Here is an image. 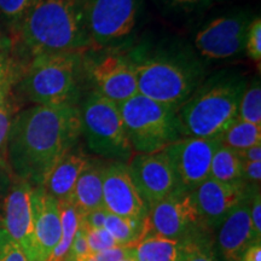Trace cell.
Instances as JSON below:
<instances>
[{"label": "cell", "mask_w": 261, "mask_h": 261, "mask_svg": "<svg viewBox=\"0 0 261 261\" xmlns=\"http://www.w3.org/2000/svg\"><path fill=\"white\" fill-rule=\"evenodd\" d=\"M248 57L260 64L261 62V18L253 17L247 33L246 48Z\"/></svg>", "instance_id": "cell-31"}, {"label": "cell", "mask_w": 261, "mask_h": 261, "mask_svg": "<svg viewBox=\"0 0 261 261\" xmlns=\"http://www.w3.org/2000/svg\"><path fill=\"white\" fill-rule=\"evenodd\" d=\"M86 5L87 0H38L19 24L12 45L16 41L25 62L45 55L89 51Z\"/></svg>", "instance_id": "cell-2"}, {"label": "cell", "mask_w": 261, "mask_h": 261, "mask_svg": "<svg viewBox=\"0 0 261 261\" xmlns=\"http://www.w3.org/2000/svg\"><path fill=\"white\" fill-rule=\"evenodd\" d=\"M127 165L148 210L179 189L172 162L165 150L150 154H135Z\"/></svg>", "instance_id": "cell-14"}, {"label": "cell", "mask_w": 261, "mask_h": 261, "mask_svg": "<svg viewBox=\"0 0 261 261\" xmlns=\"http://www.w3.org/2000/svg\"><path fill=\"white\" fill-rule=\"evenodd\" d=\"M103 207L108 213L119 217L148 218V205L137 190L127 163L107 161L103 175Z\"/></svg>", "instance_id": "cell-15"}, {"label": "cell", "mask_w": 261, "mask_h": 261, "mask_svg": "<svg viewBox=\"0 0 261 261\" xmlns=\"http://www.w3.org/2000/svg\"><path fill=\"white\" fill-rule=\"evenodd\" d=\"M81 138L89 151L106 161L128 163L135 155L119 104L90 90L79 104Z\"/></svg>", "instance_id": "cell-6"}, {"label": "cell", "mask_w": 261, "mask_h": 261, "mask_svg": "<svg viewBox=\"0 0 261 261\" xmlns=\"http://www.w3.org/2000/svg\"><path fill=\"white\" fill-rule=\"evenodd\" d=\"M19 110V99L15 94H12L8 102L0 108V167L9 169L6 163V148L12 121Z\"/></svg>", "instance_id": "cell-28"}, {"label": "cell", "mask_w": 261, "mask_h": 261, "mask_svg": "<svg viewBox=\"0 0 261 261\" xmlns=\"http://www.w3.org/2000/svg\"><path fill=\"white\" fill-rule=\"evenodd\" d=\"M237 119L261 126V84L259 76L247 84L240 100Z\"/></svg>", "instance_id": "cell-26"}, {"label": "cell", "mask_w": 261, "mask_h": 261, "mask_svg": "<svg viewBox=\"0 0 261 261\" xmlns=\"http://www.w3.org/2000/svg\"><path fill=\"white\" fill-rule=\"evenodd\" d=\"M37 3L38 0H0V18L12 37Z\"/></svg>", "instance_id": "cell-27"}, {"label": "cell", "mask_w": 261, "mask_h": 261, "mask_svg": "<svg viewBox=\"0 0 261 261\" xmlns=\"http://www.w3.org/2000/svg\"><path fill=\"white\" fill-rule=\"evenodd\" d=\"M248 81L237 71H220L204 79L178 108L181 137L220 138L237 120L238 107Z\"/></svg>", "instance_id": "cell-3"}, {"label": "cell", "mask_w": 261, "mask_h": 261, "mask_svg": "<svg viewBox=\"0 0 261 261\" xmlns=\"http://www.w3.org/2000/svg\"><path fill=\"white\" fill-rule=\"evenodd\" d=\"M132 57L138 93L177 110L205 79L203 65L189 52L162 50Z\"/></svg>", "instance_id": "cell-5"}, {"label": "cell", "mask_w": 261, "mask_h": 261, "mask_svg": "<svg viewBox=\"0 0 261 261\" xmlns=\"http://www.w3.org/2000/svg\"><path fill=\"white\" fill-rule=\"evenodd\" d=\"M34 208V261H47L62 237L58 200L41 187L33 190Z\"/></svg>", "instance_id": "cell-18"}, {"label": "cell", "mask_w": 261, "mask_h": 261, "mask_svg": "<svg viewBox=\"0 0 261 261\" xmlns=\"http://www.w3.org/2000/svg\"><path fill=\"white\" fill-rule=\"evenodd\" d=\"M242 168L243 162L236 150L220 144L212 159L210 178L221 182H240Z\"/></svg>", "instance_id": "cell-23"}, {"label": "cell", "mask_w": 261, "mask_h": 261, "mask_svg": "<svg viewBox=\"0 0 261 261\" xmlns=\"http://www.w3.org/2000/svg\"><path fill=\"white\" fill-rule=\"evenodd\" d=\"M119 107L135 154L161 151L181 137L175 108L139 93Z\"/></svg>", "instance_id": "cell-7"}, {"label": "cell", "mask_w": 261, "mask_h": 261, "mask_svg": "<svg viewBox=\"0 0 261 261\" xmlns=\"http://www.w3.org/2000/svg\"><path fill=\"white\" fill-rule=\"evenodd\" d=\"M84 75L91 90L117 104L138 94L135 60L115 48L84 52Z\"/></svg>", "instance_id": "cell-8"}, {"label": "cell", "mask_w": 261, "mask_h": 261, "mask_svg": "<svg viewBox=\"0 0 261 261\" xmlns=\"http://www.w3.org/2000/svg\"><path fill=\"white\" fill-rule=\"evenodd\" d=\"M241 261H261V242L250 246Z\"/></svg>", "instance_id": "cell-42"}, {"label": "cell", "mask_w": 261, "mask_h": 261, "mask_svg": "<svg viewBox=\"0 0 261 261\" xmlns=\"http://www.w3.org/2000/svg\"><path fill=\"white\" fill-rule=\"evenodd\" d=\"M106 163V160L96 156L90 158L68 200L83 215L103 207V175Z\"/></svg>", "instance_id": "cell-20"}, {"label": "cell", "mask_w": 261, "mask_h": 261, "mask_svg": "<svg viewBox=\"0 0 261 261\" xmlns=\"http://www.w3.org/2000/svg\"><path fill=\"white\" fill-rule=\"evenodd\" d=\"M87 2H89V0H87Z\"/></svg>", "instance_id": "cell-45"}, {"label": "cell", "mask_w": 261, "mask_h": 261, "mask_svg": "<svg viewBox=\"0 0 261 261\" xmlns=\"http://www.w3.org/2000/svg\"><path fill=\"white\" fill-rule=\"evenodd\" d=\"M139 0H89L86 28L90 50L116 48L135 31Z\"/></svg>", "instance_id": "cell-9"}, {"label": "cell", "mask_w": 261, "mask_h": 261, "mask_svg": "<svg viewBox=\"0 0 261 261\" xmlns=\"http://www.w3.org/2000/svg\"><path fill=\"white\" fill-rule=\"evenodd\" d=\"M0 261H28L22 248L0 227Z\"/></svg>", "instance_id": "cell-32"}, {"label": "cell", "mask_w": 261, "mask_h": 261, "mask_svg": "<svg viewBox=\"0 0 261 261\" xmlns=\"http://www.w3.org/2000/svg\"><path fill=\"white\" fill-rule=\"evenodd\" d=\"M253 188L255 187L250 185L248 195L218 226L217 248L223 261H241L249 247L255 243L250 224V194Z\"/></svg>", "instance_id": "cell-17"}, {"label": "cell", "mask_w": 261, "mask_h": 261, "mask_svg": "<svg viewBox=\"0 0 261 261\" xmlns=\"http://www.w3.org/2000/svg\"><path fill=\"white\" fill-rule=\"evenodd\" d=\"M249 188L243 181L221 182L208 178L190 192L202 223L214 230L246 197Z\"/></svg>", "instance_id": "cell-16"}, {"label": "cell", "mask_w": 261, "mask_h": 261, "mask_svg": "<svg viewBox=\"0 0 261 261\" xmlns=\"http://www.w3.org/2000/svg\"><path fill=\"white\" fill-rule=\"evenodd\" d=\"M18 79H10L5 83L0 84V108L10 99V97L14 94V87Z\"/></svg>", "instance_id": "cell-40"}, {"label": "cell", "mask_w": 261, "mask_h": 261, "mask_svg": "<svg viewBox=\"0 0 261 261\" xmlns=\"http://www.w3.org/2000/svg\"><path fill=\"white\" fill-rule=\"evenodd\" d=\"M220 142L236 151L261 144V126L237 119L224 130Z\"/></svg>", "instance_id": "cell-25"}, {"label": "cell", "mask_w": 261, "mask_h": 261, "mask_svg": "<svg viewBox=\"0 0 261 261\" xmlns=\"http://www.w3.org/2000/svg\"><path fill=\"white\" fill-rule=\"evenodd\" d=\"M83 227L86 234L87 244H89L91 253H99L110 248L117 247L114 238L110 236L106 228H92L86 226L83 221Z\"/></svg>", "instance_id": "cell-30"}, {"label": "cell", "mask_w": 261, "mask_h": 261, "mask_svg": "<svg viewBox=\"0 0 261 261\" xmlns=\"http://www.w3.org/2000/svg\"><path fill=\"white\" fill-rule=\"evenodd\" d=\"M23 63L12 56V51H0V84L10 79H18Z\"/></svg>", "instance_id": "cell-33"}, {"label": "cell", "mask_w": 261, "mask_h": 261, "mask_svg": "<svg viewBox=\"0 0 261 261\" xmlns=\"http://www.w3.org/2000/svg\"><path fill=\"white\" fill-rule=\"evenodd\" d=\"M104 228L114 238L117 246L132 247L149 232L148 218L132 219L108 213Z\"/></svg>", "instance_id": "cell-22"}, {"label": "cell", "mask_w": 261, "mask_h": 261, "mask_svg": "<svg viewBox=\"0 0 261 261\" xmlns=\"http://www.w3.org/2000/svg\"><path fill=\"white\" fill-rule=\"evenodd\" d=\"M90 158L91 156L76 144L58 160L41 188L58 201H68Z\"/></svg>", "instance_id": "cell-19"}, {"label": "cell", "mask_w": 261, "mask_h": 261, "mask_svg": "<svg viewBox=\"0 0 261 261\" xmlns=\"http://www.w3.org/2000/svg\"><path fill=\"white\" fill-rule=\"evenodd\" d=\"M166 4L182 11H192L207 3V0H163Z\"/></svg>", "instance_id": "cell-38"}, {"label": "cell", "mask_w": 261, "mask_h": 261, "mask_svg": "<svg viewBox=\"0 0 261 261\" xmlns=\"http://www.w3.org/2000/svg\"><path fill=\"white\" fill-rule=\"evenodd\" d=\"M253 17L238 11L218 17L202 27L195 37V47L210 60H226L246 48L247 33Z\"/></svg>", "instance_id": "cell-12"}, {"label": "cell", "mask_w": 261, "mask_h": 261, "mask_svg": "<svg viewBox=\"0 0 261 261\" xmlns=\"http://www.w3.org/2000/svg\"><path fill=\"white\" fill-rule=\"evenodd\" d=\"M12 39L0 27V51H12Z\"/></svg>", "instance_id": "cell-43"}, {"label": "cell", "mask_w": 261, "mask_h": 261, "mask_svg": "<svg viewBox=\"0 0 261 261\" xmlns=\"http://www.w3.org/2000/svg\"><path fill=\"white\" fill-rule=\"evenodd\" d=\"M185 243L182 261H219L211 234Z\"/></svg>", "instance_id": "cell-29"}, {"label": "cell", "mask_w": 261, "mask_h": 261, "mask_svg": "<svg viewBox=\"0 0 261 261\" xmlns=\"http://www.w3.org/2000/svg\"><path fill=\"white\" fill-rule=\"evenodd\" d=\"M220 144V138L180 137L163 149L171 160L180 190L192 191L210 178L212 159Z\"/></svg>", "instance_id": "cell-11"}, {"label": "cell", "mask_w": 261, "mask_h": 261, "mask_svg": "<svg viewBox=\"0 0 261 261\" xmlns=\"http://www.w3.org/2000/svg\"><path fill=\"white\" fill-rule=\"evenodd\" d=\"M242 181L247 185L260 187L261 181V161L243 162Z\"/></svg>", "instance_id": "cell-36"}, {"label": "cell", "mask_w": 261, "mask_h": 261, "mask_svg": "<svg viewBox=\"0 0 261 261\" xmlns=\"http://www.w3.org/2000/svg\"><path fill=\"white\" fill-rule=\"evenodd\" d=\"M62 225V237L60 243L54 250L47 261H64L69 253L71 243L79 230L81 219L84 215L80 213L70 201H58Z\"/></svg>", "instance_id": "cell-24"}, {"label": "cell", "mask_w": 261, "mask_h": 261, "mask_svg": "<svg viewBox=\"0 0 261 261\" xmlns=\"http://www.w3.org/2000/svg\"><path fill=\"white\" fill-rule=\"evenodd\" d=\"M108 212L104 207L94 210L90 213L85 214L83 217V221L86 226L92 228H104V224H106Z\"/></svg>", "instance_id": "cell-37"}, {"label": "cell", "mask_w": 261, "mask_h": 261, "mask_svg": "<svg viewBox=\"0 0 261 261\" xmlns=\"http://www.w3.org/2000/svg\"><path fill=\"white\" fill-rule=\"evenodd\" d=\"M127 256H130V247L117 246L99 253H91L83 261H120Z\"/></svg>", "instance_id": "cell-35"}, {"label": "cell", "mask_w": 261, "mask_h": 261, "mask_svg": "<svg viewBox=\"0 0 261 261\" xmlns=\"http://www.w3.org/2000/svg\"><path fill=\"white\" fill-rule=\"evenodd\" d=\"M184 252V242L150 231L130 247V256L135 261H182Z\"/></svg>", "instance_id": "cell-21"}, {"label": "cell", "mask_w": 261, "mask_h": 261, "mask_svg": "<svg viewBox=\"0 0 261 261\" xmlns=\"http://www.w3.org/2000/svg\"><path fill=\"white\" fill-rule=\"evenodd\" d=\"M12 175L8 168L0 167V208H2L3 200H4V196L8 191V188L11 182Z\"/></svg>", "instance_id": "cell-41"}, {"label": "cell", "mask_w": 261, "mask_h": 261, "mask_svg": "<svg viewBox=\"0 0 261 261\" xmlns=\"http://www.w3.org/2000/svg\"><path fill=\"white\" fill-rule=\"evenodd\" d=\"M148 223L150 232L181 242L197 240L212 232L202 223L191 192L180 189L149 207Z\"/></svg>", "instance_id": "cell-10"}, {"label": "cell", "mask_w": 261, "mask_h": 261, "mask_svg": "<svg viewBox=\"0 0 261 261\" xmlns=\"http://www.w3.org/2000/svg\"><path fill=\"white\" fill-rule=\"evenodd\" d=\"M250 224L254 242H261V194L260 187L253 188L250 194Z\"/></svg>", "instance_id": "cell-34"}, {"label": "cell", "mask_w": 261, "mask_h": 261, "mask_svg": "<svg viewBox=\"0 0 261 261\" xmlns=\"http://www.w3.org/2000/svg\"><path fill=\"white\" fill-rule=\"evenodd\" d=\"M80 138L79 106H32L19 110L6 148L9 171L32 187H42L52 167Z\"/></svg>", "instance_id": "cell-1"}, {"label": "cell", "mask_w": 261, "mask_h": 261, "mask_svg": "<svg viewBox=\"0 0 261 261\" xmlns=\"http://www.w3.org/2000/svg\"><path fill=\"white\" fill-rule=\"evenodd\" d=\"M242 162H257L261 161V144L250 146L242 151H237Z\"/></svg>", "instance_id": "cell-39"}, {"label": "cell", "mask_w": 261, "mask_h": 261, "mask_svg": "<svg viewBox=\"0 0 261 261\" xmlns=\"http://www.w3.org/2000/svg\"><path fill=\"white\" fill-rule=\"evenodd\" d=\"M120 261H135V259H133L132 256H127V257H123V259H121Z\"/></svg>", "instance_id": "cell-44"}, {"label": "cell", "mask_w": 261, "mask_h": 261, "mask_svg": "<svg viewBox=\"0 0 261 261\" xmlns=\"http://www.w3.org/2000/svg\"><path fill=\"white\" fill-rule=\"evenodd\" d=\"M84 54L45 55L23 63L14 94L34 106H79Z\"/></svg>", "instance_id": "cell-4"}, {"label": "cell", "mask_w": 261, "mask_h": 261, "mask_svg": "<svg viewBox=\"0 0 261 261\" xmlns=\"http://www.w3.org/2000/svg\"><path fill=\"white\" fill-rule=\"evenodd\" d=\"M33 190L29 182L12 177L0 208V227L22 248L28 261H34L35 253Z\"/></svg>", "instance_id": "cell-13"}]
</instances>
